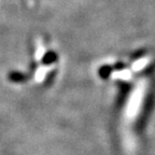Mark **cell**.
Masks as SVG:
<instances>
[{"label":"cell","mask_w":155,"mask_h":155,"mask_svg":"<svg viewBox=\"0 0 155 155\" xmlns=\"http://www.w3.org/2000/svg\"><path fill=\"white\" fill-rule=\"evenodd\" d=\"M154 104H155V87H154V85H152V86L150 87V90H149L147 96H145L142 108H141V113L138 119L139 128H142L143 126L145 125V122L148 121L149 116H150V114L152 113V111H153Z\"/></svg>","instance_id":"6da1fadb"},{"label":"cell","mask_w":155,"mask_h":155,"mask_svg":"<svg viewBox=\"0 0 155 155\" xmlns=\"http://www.w3.org/2000/svg\"><path fill=\"white\" fill-rule=\"evenodd\" d=\"M117 85H119V95L116 98V106L119 108H122L125 104L126 99L128 98V95L130 94V91L133 88L130 83L125 82V81H117Z\"/></svg>","instance_id":"7a4b0ae2"},{"label":"cell","mask_w":155,"mask_h":155,"mask_svg":"<svg viewBox=\"0 0 155 155\" xmlns=\"http://www.w3.org/2000/svg\"><path fill=\"white\" fill-rule=\"evenodd\" d=\"M30 79V75L21 71H11L8 73V80L13 83H24Z\"/></svg>","instance_id":"3957f363"},{"label":"cell","mask_w":155,"mask_h":155,"mask_svg":"<svg viewBox=\"0 0 155 155\" xmlns=\"http://www.w3.org/2000/svg\"><path fill=\"white\" fill-rule=\"evenodd\" d=\"M57 61H58L57 53H56L55 51L50 50V51L45 52V53L43 54V56H42V58H41V64L44 66H50V65H52V64H55Z\"/></svg>","instance_id":"277c9868"},{"label":"cell","mask_w":155,"mask_h":155,"mask_svg":"<svg viewBox=\"0 0 155 155\" xmlns=\"http://www.w3.org/2000/svg\"><path fill=\"white\" fill-rule=\"evenodd\" d=\"M113 71H114L113 66L102 65V66H100L99 69H98V75H99V78L101 80H108Z\"/></svg>","instance_id":"5b68a950"},{"label":"cell","mask_w":155,"mask_h":155,"mask_svg":"<svg viewBox=\"0 0 155 155\" xmlns=\"http://www.w3.org/2000/svg\"><path fill=\"white\" fill-rule=\"evenodd\" d=\"M56 73H57V71L56 70H53L48 73V77H46V79H45V81H44V85L48 86L50 84H52V82H53V80H54V77L56 75Z\"/></svg>","instance_id":"8992f818"},{"label":"cell","mask_w":155,"mask_h":155,"mask_svg":"<svg viewBox=\"0 0 155 155\" xmlns=\"http://www.w3.org/2000/svg\"><path fill=\"white\" fill-rule=\"evenodd\" d=\"M126 68V65L124 63H122V61H119V63H116L115 65H113V69L116 71H122L124 70Z\"/></svg>","instance_id":"52a82bcc"},{"label":"cell","mask_w":155,"mask_h":155,"mask_svg":"<svg viewBox=\"0 0 155 155\" xmlns=\"http://www.w3.org/2000/svg\"><path fill=\"white\" fill-rule=\"evenodd\" d=\"M145 54V52L144 51H138V52H136L135 54L133 55V58L134 59H137V58H140V57H142L143 55Z\"/></svg>","instance_id":"ba28073f"}]
</instances>
